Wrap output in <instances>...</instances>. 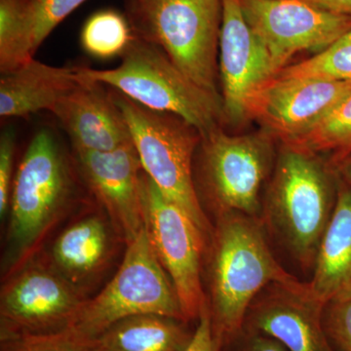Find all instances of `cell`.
<instances>
[{"mask_svg":"<svg viewBox=\"0 0 351 351\" xmlns=\"http://www.w3.org/2000/svg\"><path fill=\"white\" fill-rule=\"evenodd\" d=\"M219 71L223 114L233 123L247 119V101L277 75L269 52L245 18L241 0H221Z\"/></svg>","mask_w":351,"mask_h":351,"instance_id":"obj_14","label":"cell"},{"mask_svg":"<svg viewBox=\"0 0 351 351\" xmlns=\"http://www.w3.org/2000/svg\"><path fill=\"white\" fill-rule=\"evenodd\" d=\"M145 314L188 322L174 286L152 248L147 226L127 244L123 261L110 282L93 299L85 300L66 329L98 339L119 321Z\"/></svg>","mask_w":351,"mask_h":351,"instance_id":"obj_7","label":"cell"},{"mask_svg":"<svg viewBox=\"0 0 351 351\" xmlns=\"http://www.w3.org/2000/svg\"><path fill=\"white\" fill-rule=\"evenodd\" d=\"M325 306L308 282L270 283L249 307L242 332L267 335L288 351H334L323 323Z\"/></svg>","mask_w":351,"mask_h":351,"instance_id":"obj_13","label":"cell"},{"mask_svg":"<svg viewBox=\"0 0 351 351\" xmlns=\"http://www.w3.org/2000/svg\"><path fill=\"white\" fill-rule=\"evenodd\" d=\"M68 158L52 132L32 138L15 178L10 197V223L2 263L4 279L36 257L47 233L73 195Z\"/></svg>","mask_w":351,"mask_h":351,"instance_id":"obj_3","label":"cell"},{"mask_svg":"<svg viewBox=\"0 0 351 351\" xmlns=\"http://www.w3.org/2000/svg\"><path fill=\"white\" fill-rule=\"evenodd\" d=\"M78 68L49 66L34 58L0 80V115L25 117L54 110L57 104L80 84Z\"/></svg>","mask_w":351,"mask_h":351,"instance_id":"obj_17","label":"cell"},{"mask_svg":"<svg viewBox=\"0 0 351 351\" xmlns=\"http://www.w3.org/2000/svg\"><path fill=\"white\" fill-rule=\"evenodd\" d=\"M142 193L152 248L174 286L186 321L198 320L208 306L201 276L209 239L181 208L161 193L145 171Z\"/></svg>","mask_w":351,"mask_h":351,"instance_id":"obj_8","label":"cell"},{"mask_svg":"<svg viewBox=\"0 0 351 351\" xmlns=\"http://www.w3.org/2000/svg\"><path fill=\"white\" fill-rule=\"evenodd\" d=\"M80 82L52 112L69 134L75 152H110L132 143L112 95L106 93L100 83Z\"/></svg>","mask_w":351,"mask_h":351,"instance_id":"obj_16","label":"cell"},{"mask_svg":"<svg viewBox=\"0 0 351 351\" xmlns=\"http://www.w3.org/2000/svg\"><path fill=\"white\" fill-rule=\"evenodd\" d=\"M350 93L351 82L276 75L252 94L246 117L286 145L311 131Z\"/></svg>","mask_w":351,"mask_h":351,"instance_id":"obj_12","label":"cell"},{"mask_svg":"<svg viewBox=\"0 0 351 351\" xmlns=\"http://www.w3.org/2000/svg\"><path fill=\"white\" fill-rule=\"evenodd\" d=\"M88 188L126 244L145 228L142 164L133 143L110 152H75Z\"/></svg>","mask_w":351,"mask_h":351,"instance_id":"obj_15","label":"cell"},{"mask_svg":"<svg viewBox=\"0 0 351 351\" xmlns=\"http://www.w3.org/2000/svg\"><path fill=\"white\" fill-rule=\"evenodd\" d=\"M54 267L34 260L7 277L0 293V339L63 331L84 302Z\"/></svg>","mask_w":351,"mask_h":351,"instance_id":"obj_9","label":"cell"},{"mask_svg":"<svg viewBox=\"0 0 351 351\" xmlns=\"http://www.w3.org/2000/svg\"><path fill=\"white\" fill-rule=\"evenodd\" d=\"M29 53L34 57L41 43L60 23L85 0H25Z\"/></svg>","mask_w":351,"mask_h":351,"instance_id":"obj_25","label":"cell"},{"mask_svg":"<svg viewBox=\"0 0 351 351\" xmlns=\"http://www.w3.org/2000/svg\"><path fill=\"white\" fill-rule=\"evenodd\" d=\"M323 323L334 351H351V300L328 304Z\"/></svg>","mask_w":351,"mask_h":351,"instance_id":"obj_27","label":"cell"},{"mask_svg":"<svg viewBox=\"0 0 351 351\" xmlns=\"http://www.w3.org/2000/svg\"><path fill=\"white\" fill-rule=\"evenodd\" d=\"M240 338L243 339L245 351H288L280 341L267 335L242 332Z\"/></svg>","mask_w":351,"mask_h":351,"instance_id":"obj_30","label":"cell"},{"mask_svg":"<svg viewBox=\"0 0 351 351\" xmlns=\"http://www.w3.org/2000/svg\"><path fill=\"white\" fill-rule=\"evenodd\" d=\"M276 75L351 82V29L315 56L284 68Z\"/></svg>","mask_w":351,"mask_h":351,"instance_id":"obj_24","label":"cell"},{"mask_svg":"<svg viewBox=\"0 0 351 351\" xmlns=\"http://www.w3.org/2000/svg\"><path fill=\"white\" fill-rule=\"evenodd\" d=\"M186 324L156 314L132 316L104 332L99 346L101 351H182L195 331Z\"/></svg>","mask_w":351,"mask_h":351,"instance_id":"obj_20","label":"cell"},{"mask_svg":"<svg viewBox=\"0 0 351 351\" xmlns=\"http://www.w3.org/2000/svg\"><path fill=\"white\" fill-rule=\"evenodd\" d=\"M343 162H346L345 173L346 178H348V181L351 182V159H350V160H348V159H346V160L343 161Z\"/></svg>","mask_w":351,"mask_h":351,"instance_id":"obj_32","label":"cell"},{"mask_svg":"<svg viewBox=\"0 0 351 351\" xmlns=\"http://www.w3.org/2000/svg\"><path fill=\"white\" fill-rule=\"evenodd\" d=\"M135 34L131 23L121 14L104 10L92 15L82 32V47L99 59L122 56Z\"/></svg>","mask_w":351,"mask_h":351,"instance_id":"obj_22","label":"cell"},{"mask_svg":"<svg viewBox=\"0 0 351 351\" xmlns=\"http://www.w3.org/2000/svg\"><path fill=\"white\" fill-rule=\"evenodd\" d=\"M267 234L257 217L239 212L217 215L207 249V299L215 338L221 350L240 338L247 311L263 289L297 279L274 257Z\"/></svg>","mask_w":351,"mask_h":351,"instance_id":"obj_1","label":"cell"},{"mask_svg":"<svg viewBox=\"0 0 351 351\" xmlns=\"http://www.w3.org/2000/svg\"><path fill=\"white\" fill-rule=\"evenodd\" d=\"M15 136L12 130L2 134L0 141V215L5 216L10 205L12 191Z\"/></svg>","mask_w":351,"mask_h":351,"instance_id":"obj_28","label":"cell"},{"mask_svg":"<svg viewBox=\"0 0 351 351\" xmlns=\"http://www.w3.org/2000/svg\"><path fill=\"white\" fill-rule=\"evenodd\" d=\"M112 95L125 119L145 174L210 240L214 226L201 206L193 178L199 132L176 115L149 110L121 93Z\"/></svg>","mask_w":351,"mask_h":351,"instance_id":"obj_6","label":"cell"},{"mask_svg":"<svg viewBox=\"0 0 351 351\" xmlns=\"http://www.w3.org/2000/svg\"><path fill=\"white\" fill-rule=\"evenodd\" d=\"M241 4L276 73L297 53L326 49L351 29L350 16L322 10L302 0H241Z\"/></svg>","mask_w":351,"mask_h":351,"instance_id":"obj_11","label":"cell"},{"mask_svg":"<svg viewBox=\"0 0 351 351\" xmlns=\"http://www.w3.org/2000/svg\"><path fill=\"white\" fill-rule=\"evenodd\" d=\"M135 34L156 44L197 86L217 90L221 0H131Z\"/></svg>","mask_w":351,"mask_h":351,"instance_id":"obj_5","label":"cell"},{"mask_svg":"<svg viewBox=\"0 0 351 351\" xmlns=\"http://www.w3.org/2000/svg\"><path fill=\"white\" fill-rule=\"evenodd\" d=\"M135 34V32H134ZM112 69L78 68L80 80L114 88L138 105L176 115L199 132L201 138L218 128L221 100L197 86L156 44L135 34Z\"/></svg>","mask_w":351,"mask_h":351,"instance_id":"obj_4","label":"cell"},{"mask_svg":"<svg viewBox=\"0 0 351 351\" xmlns=\"http://www.w3.org/2000/svg\"><path fill=\"white\" fill-rule=\"evenodd\" d=\"M201 138L205 184L217 215L239 212L261 219V189L274 160L269 140L219 128Z\"/></svg>","mask_w":351,"mask_h":351,"instance_id":"obj_10","label":"cell"},{"mask_svg":"<svg viewBox=\"0 0 351 351\" xmlns=\"http://www.w3.org/2000/svg\"><path fill=\"white\" fill-rule=\"evenodd\" d=\"M302 1L307 2L322 10L351 17V0H302Z\"/></svg>","mask_w":351,"mask_h":351,"instance_id":"obj_31","label":"cell"},{"mask_svg":"<svg viewBox=\"0 0 351 351\" xmlns=\"http://www.w3.org/2000/svg\"><path fill=\"white\" fill-rule=\"evenodd\" d=\"M0 351H101L98 339H88L69 329L2 339Z\"/></svg>","mask_w":351,"mask_h":351,"instance_id":"obj_26","label":"cell"},{"mask_svg":"<svg viewBox=\"0 0 351 351\" xmlns=\"http://www.w3.org/2000/svg\"><path fill=\"white\" fill-rule=\"evenodd\" d=\"M182 351H221L215 338L209 307H206L197 320L193 338Z\"/></svg>","mask_w":351,"mask_h":351,"instance_id":"obj_29","label":"cell"},{"mask_svg":"<svg viewBox=\"0 0 351 351\" xmlns=\"http://www.w3.org/2000/svg\"><path fill=\"white\" fill-rule=\"evenodd\" d=\"M25 0H0V69L13 71L32 59Z\"/></svg>","mask_w":351,"mask_h":351,"instance_id":"obj_23","label":"cell"},{"mask_svg":"<svg viewBox=\"0 0 351 351\" xmlns=\"http://www.w3.org/2000/svg\"><path fill=\"white\" fill-rule=\"evenodd\" d=\"M286 147L314 154L331 152L330 164L341 165L351 154V93L317 125Z\"/></svg>","mask_w":351,"mask_h":351,"instance_id":"obj_21","label":"cell"},{"mask_svg":"<svg viewBox=\"0 0 351 351\" xmlns=\"http://www.w3.org/2000/svg\"><path fill=\"white\" fill-rule=\"evenodd\" d=\"M110 235L104 219L85 217L66 228L51 248L50 263L73 285L98 274L108 262Z\"/></svg>","mask_w":351,"mask_h":351,"instance_id":"obj_19","label":"cell"},{"mask_svg":"<svg viewBox=\"0 0 351 351\" xmlns=\"http://www.w3.org/2000/svg\"><path fill=\"white\" fill-rule=\"evenodd\" d=\"M309 287L325 306L351 300V186L339 182L336 207L322 239Z\"/></svg>","mask_w":351,"mask_h":351,"instance_id":"obj_18","label":"cell"},{"mask_svg":"<svg viewBox=\"0 0 351 351\" xmlns=\"http://www.w3.org/2000/svg\"><path fill=\"white\" fill-rule=\"evenodd\" d=\"M331 164L317 154L286 147L270 182L262 219L304 271H313L318 248L338 198Z\"/></svg>","mask_w":351,"mask_h":351,"instance_id":"obj_2","label":"cell"}]
</instances>
